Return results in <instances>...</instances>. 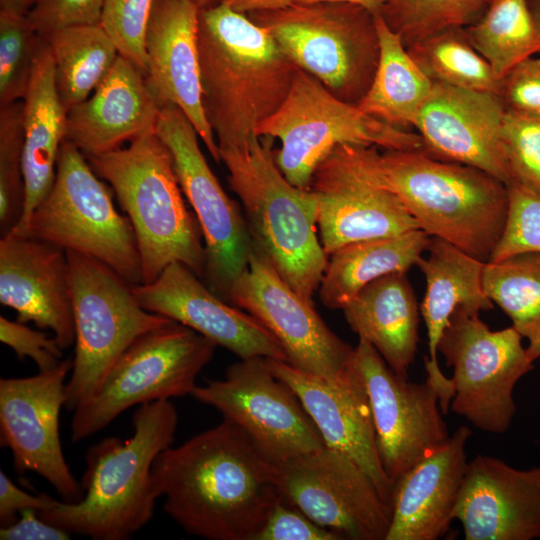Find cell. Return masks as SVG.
<instances>
[{"label": "cell", "instance_id": "obj_1", "mask_svg": "<svg viewBox=\"0 0 540 540\" xmlns=\"http://www.w3.org/2000/svg\"><path fill=\"white\" fill-rule=\"evenodd\" d=\"M151 474L165 513L208 540H254L282 495L278 466L225 418L163 450Z\"/></svg>", "mask_w": 540, "mask_h": 540}, {"label": "cell", "instance_id": "obj_2", "mask_svg": "<svg viewBox=\"0 0 540 540\" xmlns=\"http://www.w3.org/2000/svg\"><path fill=\"white\" fill-rule=\"evenodd\" d=\"M198 43L203 107L218 148L244 145L282 105L298 67L226 1L199 10Z\"/></svg>", "mask_w": 540, "mask_h": 540}, {"label": "cell", "instance_id": "obj_3", "mask_svg": "<svg viewBox=\"0 0 540 540\" xmlns=\"http://www.w3.org/2000/svg\"><path fill=\"white\" fill-rule=\"evenodd\" d=\"M177 422V411L169 400L140 405L132 418L130 438L107 437L88 450L81 500H57L50 509L38 511L40 517L94 540L131 538L153 517L158 497L152 466L172 445Z\"/></svg>", "mask_w": 540, "mask_h": 540}, {"label": "cell", "instance_id": "obj_4", "mask_svg": "<svg viewBox=\"0 0 540 540\" xmlns=\"http://www.w3.org/2000/svg\"><path fill=\"white\" fill-rule=\"evenodd\" d=\"M374 166L431 237L441 238L488 262L509 210V188L472 166L435 159L420 150H376Z\"/></svg>", "mask_w": 540, "mask_h": 540}, {"label": "cell", "instance_id": "obj_5", "mask_svg": "<svg viewBox=\"0 0 540 540\" xmlns=\"http://www.w3.org/2000/svg\"><path fill=\"white\" fill-rule=\"evenodd\" d=\"M272 139L256 135L244 145L219 148L220 161L243 205L253 249L312 302L329 258L317 235L316 203L309 189L281 172Z\"/></svg>", "mask_w": 540, "mask_h": 540}, {"label": "cell", "instance_id": "obj_6", "mask_svg": "<svg viewBox=\"0 0 540 540\" xmlns=\"http://www.w3.org/2000/svg\"><path fill=\"white\" fill-rule=\"evenodd\" d=\"M86 158L95 173L108 182L132 224L142 283L153 282L175 262L202 278L203 234L183 199L172 156L158 135L149 133L125 148Z\"/></svg>", "mask_w": 540, "mask_h": 540}, {"label": "cell", "instance_id": "obj_7", "mask_svg": "<svg viewBox=\"0 0 540 540\" xmlns=\"http://www.w3.org/2000/svg\"><path fill=\"white\" fill-rule=\"evenodd\" d=\"M247 16L334 96L356 106L363 99L380 55L375 14L351 3L319 1Z\"/></svg>", "mask_w": 540, "mask_h": 540}, {"label": "cell", "instance_id": "obj_8", "mask_svg": "<svg viewBox=\"0 0 540 540\" xmlns=\"http://www.w3.org/2000/svg\"><path fill=\"white\" fill-rule=\"evenodd\" d=\"M24 234L96 259L131 285L142 283L140 254L129 218L116 210L111 192L86 156L66 139L54 183L32 212Z\"/></svg>", "mask_w": 540, "mask_h": 540}, {"label": "cell", "instance_id": "obj_9", "mask_svg": "<svg viewBox=\"0 0 540 540\" xmlns=\"http://www.w3.org/2000/svg\"><path fill=\"white\" fill-rule=\"evenodd\" d=\"M257 135L280 141L276 163L287 180L301 189H309L316 167L341 144L423 151L417 133L390 125L340 100L300 68L286 99L260 124Z\"/></svg>", "mask_w": 540, "mask_h": 540}, {"label": "cell", "instance_id": "obj_10", "mask_svg": "<svg viewBox=\"0 0 540 540\" xmlns=\"http://www.w3.org/2000/svg\"><path fill=\"white\" fill-rule=\"evenodd\" d=\"M75 326V355L64 407L91 399L106 375L142 334L172 319L144 309L132 285L104 263L67 252Z\"/></svg>", "mask_w": 540, "mask_h": 540}, {"label": "cell", "instance_id": "obj_11", "mask_svg": "<svg viewBox=\"0 0 540 540\" xmlns=\"http://www.w3.org/2000/svg\"><path fill=\"white\" fill-rule=\"evenodd\" d=\"M216 345L174 320L139 336L120 356L96 394L73 411L71 440L108 426L134 405L191 395Z\"/></svg>", "mask_w": 540, "mask_h": 540}, {"label": "cell", "instance_id": "obj_12", "mask_svg": "<svg viewBox=\"0 0 540 540\" xmlns=\"http://www.w3.org/2000/svg\"><path fill=\"white\" fill-rule=\"evenodd\" d=\"M479 313L458 306L438 352L453 371L450 409L484 432L503 434L516 412L514 388L534 366L513 326L493 331Z\"/></svg>", "mask_w": 540, "mask_h": 540}, {"label": "cell", "instance_id": "obj_13", "mask_svg": "<svg viewBox=\"0 0 540 540\" xmlns=\"http://www.w3.org/2000/svg\"><path fill=\"white\" fill-rule=\"evenodd\" d=\"M155 133L172 156L179 185L203 234L202 278L228 302L233 285L247 270L254 251L246 219L220 185L201 151L196 129L178 107H161Z\"/></svg>", "mask_w": 540, "mask_h": 540}, {"label": "cell", "instance_id": "obj_14", "mask_svg": "<svg viewBox=\"0 0 540 540\" xmlns=\"http://www.w3.org/2000/svg\"><path fill=\"white\" fill-rule=\"evenodd\" d=\"M375 146L341 144L316 167L309 190L321 245L329 257L362 240L420 229L399 198L380 181Z\"/></svg>", "mask_w": 540, "mask_h": 540}, {"label": "cell", "instance_id": "obj_15", "mask_svg": "<svg viewBox=\"0 0 540 540\" xmlns=\"http://www.w3.org/2000/svg\"><path fill=\"white\" fill-rule=\"evenodd\" d=\"M191 396L241 427L278 467L326 446L299 397L274 375L267 358L240 359L224 379L197 385Z\"/></svg>", "mask_w": 540, "mask_h": 540}, {"label": "cell", "instance_id": "obj_16", "mask_svg": "<svg viewBox=\"0 0 540 540\" xmlns=\"http://www.w3.org/2000/svg\"><path fill=\"white\" fill-rule=\"evenodd\" d=\"M282 495L339 540H385L392 508L370 476L325 446L278 467Z\"/></svg>", "mask_w": 540, "mask_h": 540}, {"label": "cell", "instance_id": "obj_17", "mask_svg": "<svg viewBox=\"0 0 540 540\" xmlns=\"http://www.w3.org/2000/svg\"><path fill=\"white\" fill-rule=\"evenodd\" d=\"M353 357L368 393L379 457L394 486L450 437L439 395L427 381L416 383L397 375L363 339Z\"/></svg>", "mask_w": 540, "mask_h": 540}, {"label": "cell", "instance_id": "obj_18", "mask_svg": "<svg viewBox=\"0 0 540 540\" xmlns=\"http://www.w3.org/2000/svg\"><path fill=\"white\" fill-rule=\"evenodd\" d=\"M228 302L249 313L276 338L291 366L329 379L348 370L354 347L332 332L312 302L299 295L255 250Z\"/></svg>", "mask_w": 540, "mask_h": 540}, {"label": "cell", "instance_id": "obj_19", "mask_svg": "<svg viewBox=\"0 0 540 540\" xmlns=\"http://www.w3.org/2000/svg\"><path fill=\"white\" fill-rule=\"evenodd\" d=\"M73 359L23 378L0 379V443L12 453L15 470L39 474L63 501L74 503L83 489L65 460L59 417L66 400V378Z\"/></svg>", "mask_w": 540, "mask_h": 540}, {"label": "cell", "instance_id": "obj_20", "mask_svg": "<svg viewBox=\"0 0 540 540\" xmlns=\"http://www.w3.org/2000/svg\"><path fill=\"white\" fill-rule=\"evenodd\" d=\"M504 113L496 94L433 82L413 127L427 155L478 168L509 186L502 143Z\"/></svg>", "mask_w": 540, "mask_h": 540}, {"label": "cell", "instance_id": "obj_21", "mask_svg": "<svg viewBox=\"0 0 540 540\" xmlns=\"http://www.w3.org/2000/svg\"><path fill=\"white\" fill-rule=\"evenodd\" d=\"M131 287L147 311L193 329L240 359L287 362L279 342L260 322L216 295L182 263L170 264L153 282Z\"/></svg>", "mask_w": 540, "mask_h": 540}, {"label": "cell", "instance_id": "obj_22", "mask_svg": "<svg viewBox=\"0 0 540 540\" xmlns=\"http://www.w3.org/2000/svg\"><path fill=\"white\" fill-rule=\"evenodd\" d=\"M267 361L274 375L299 397L325 445L356 462L391 505L393 484L379 457L370 401L354 357L348 370L335 379L304 372L286 361Z\"/></svg>", "mask_w": 540, "mask_h": 540}, {"label": "cell", "instance_id": "obj_23", "mask_svg": "<svg viewBox=\"0 0 540 540\" xmlns=\"http://www.w3.org/2000/svg\"><path fill=\"white\" fill-rule=\"evenodd\" d=\"M199 9L188 0H155L145 32L147 86L161 107H178L206 149L220 162L219 148L203 107L198 43Z\"/></svg>", "mask_w": 540, "mask_h": 540}, {"label": "cell", "instance_id": "obj_24", "mask_svg": "<svg viewBox=\"0 0 540 540\" xmlns=\"http://www.w3.org/2000/svg\"><path fill=\"white\" fill-rule=\"evenodd\" d=\"M0 302L17 321L53 332L62 349L75 343L67 252L11 230L0 239Z\"/></svg>", "mask_w": 540, "mask_h": 540}, {"label": "cell", "instance_id": "obj_25", "mask_svg": "<svg viewBox=\"0 0 540 540\" xmlns=\"http://www.w3.org/2000/svg\"><path fill=\"white\" fill-rule=\"evenodd\" d=\"M453 518L466 540L540 538V467L519 470L477 455L468 462Z\"/></svg>", "mask_w": 540, "mask_h": 540}, {"label": "cell", "instance_id": "obj_26", "mask_svg": "<svg viewBox=\"0 0 540 540\" xmlns=\"http://www.w3.org/2000/svg\"><path fill=\"white\" fill-rule=\"evenodd\" d=\"M160 110L144 73L119 55L93 93L67 111L66 140L86 157L107 153L155 132Z\"/></svg>", "mask_w": 540, "mask_h": 540}, {"label": "cell", "instance_id": "obj_27", "mask_svg": "<svg viewBox=\"0 0 540 540\" xmlns=\"http://www.w3.org/2000/svg\"><path fill=\"white\" fill-rule=\"evenodd\" d=\"M471 435L468 426H460L442 447L395 482L385 540H436L448 532L468 465L466 444Z\"/></svg>", "mask_w": 540, "mask_h": 540}, {"label": "cell", "instance_id": "obj_28", "mask_svg": "<svg viewBox=\"0 0 540 540\" xmlns=\"http://www.w3.org/2000/svg\"><path fill=\"white\" fill-rule=\"evenodd\" d=\"M417 266L426 279V291L420 313L427 329L429 356L425 357L426 381L437 391L440 402L448 404L454 390L450 378L438 364V343L449 319L458 306L481 311L493 309L483 287V262L453 244L431 237Z\"/></svg>", "mask_w": 540, "mask_h": 540}, {"label": "cell", "instance_id": "obj_29", "mask_svg": "<svg viewBox=\"0 0 540 540\" xmlns=\"http://www.w3.org/2000/svg\"><path fill=\"white\" fill-rule=\"evenodd\" d=\"M342 311L359 339L369 342L393 372L408 378L418 349L420 307L406 273L370 282Z\"/></svg>", "mask_w": 540, "mask_h": 540}, {"label": "cell", "instance_id": "obj_30", "mask_svg": "<svg viewBox=\"0 0 540 540\" xmlns=\"http://www.w3.org/2000/svg\"><path fill=\"white\" fill-rule=\"evenodd\" d=\"M22 102L25 204L22 217L13 229L20 234L25 233L32 212L54 183L60 149L66 139L67 111L56 88L47 41L37 58Z\"/></svg>", "mask_w": 540, "mask_h": 540}, {"label": "cell", "instance_id": "obj_31", "mask_svg": "<svg viewBox=\"0 0 540 540\" xmlns=\"http://www.w3.org/2000/svg\"><path fill=\"white\" fill-rule=\"evenodd\" d=\"M431 236L422 229L362 240L334 251L318 287L322 304L341 309L367 284L391 273L405 272L417 264Z\"/></svg>", "mask_w": 540, "mask_h": 540}, {"label": "cell", "instance_id": "obj_32", "mask_svg": "<svg viewBox=\"0 0 540 540\" xmlns=\"http://www.w3.org/2000/svg\"><path fill=\"white\" fill-rule=\"evenodd\" d=\"M380 55L372 83L357 105L363 112L395 127L412 126L433 82L412 59L401 38L375 14Z\"/></svg>", "mask_w": 540, "mask_h": 540}, {"label": "cell", "instance_id": "obj_33", "mask_svg": "<svg viewBox=\"0 0 540 540\" xmlns=\"http://www.w3.org/2000/svg\"><path fill=\"white\" fill-rule=\"evenodd\" d=\"M45 39L53 58L56 88L66 111L93 93L120 55L101 24L65 28Z\"/></svg>", "mask_w": 540, "mask_h": 540}, {"label": "cell", "instance_id": "obj_34", "mask_svg": "<svg viewBox=\"0 0 540 540\" xmlns=\"http://www.w3.org/2000/svg\"><path fill=\"white\" fill-rule=\"evenodd\" d=\"M465 29L500 79L519 62L540 53V29L527 0H493Z\"/></svg>", "mask_w": 540, "mask_h": 540}, {"label": "cell", "instance_id": "obj_35", "mask_svg": "<svg viewBox=\"0 0 540 540\" xmlns=\"http://www.w3.org/2000/svg\"><path fill=\"white\" fill-rule=\"evenodd\" d=\"M406 48L432 82L498 95L500 78L471 44L465 28L441 30Z\"/></svg>", "mask_w": 540, "mask_h": 540}, {"label": "cell", "instance_id": "obj_36", "mask_svg": "<svg viewBox=\"0 0 540 540\" xmlns=\"http://www.w3.org/2000/svg\"><path fill=\"white\" fill-rule=\"evenodd\" d=\"M483 287L523 338L531 341L540 335V253L524 252L486 262Z\"/></svg>", "mask_w": 540, "mask_h": 540}, {"label": "cell", "instance_id": "obj_37", "mask_svg": "<svg viewBox=\"0 0 540 540\" xmlns=\"http://www.w3.org/2000/svg\"><path fill=\"white\" fill-rule=\"evenodd\" d=\"M493 0H388L378 13L407 47L444 29L466 28Z\"/></svg>", "mask_w": 540, "mask_h": 540}, {"label": "cell", "instance_id": "obj_38", "mask_svg": "<svg viewBox=\"0 0 540 540\" xmlns=\"http://www.w3.org/2000/svg\"><path fill=\"white\" fill-rule=\"evenodd\" d=\"M45 43L27 14L0 10V106L23 100Z\"/></svg>", "mask_w": 540, "mask_h": 540}, {"label": "cell", "instance_id": "obj_39", "mask_svg": "<svg viewBox=\"0 0 540 540\" xmlns=\"http://www.w3.org/2000/svg\"><path fill=\"white\" fill-rule=\"evenodd\" d=\"M23 102L0 106V230L19 223L25 204Z\"/></svg>", "mask_w": 540, "mask_h": 540}, {"label": "cell", "instance_id": "obj_40", "mask_svg": "<svg viewBox=\"0 0 540 540\" xmlns=\"http://www.w3.org/2000/svg\"><path fill=\"white\" fill-rule=\"evenodd\" d=\"M502 143L509 186H518L540 196V117L505 109Z\"/></svg>", "mask_w": 540, "mask_h": 540}, {"label": "cell", "instance_id": "obj_41", "mask_svg": "<svg viewBox=\"0 0 540 540\" xmlns=\"http://www.w3.org/2000/svg\"><path fill=\"white\" fill-rule=\"evenodd\" d=\"M155 0H106L101 25L114 41L119 54L145 75V32Z\"/></svg>", "mask_w": 540, "mask_h": 540}, {"label": "cell", "instance_id": "obj_42", "mask_svg": "<svg viewBox=\"0 0 540 540\" xmlns=\"http://www.w3.org/2000/svg\"><path fill=\"white\" fill-rule=\"evenodd\" d=\"M509 210L503 235L489 261L524 253H540V196L509 186Z\"/></svg>", "mask_w": 540, "mask_h": 540}, {"label": "cell", "instance_id": "obj_43", "mask_svg": "<svg viewBox=\"0 0 540 540\" xmlns=\"http://www.w3.org/2000/svg\"><path fill=\"white\" fill-rule=\"evenodd\" d=\"M106 0H37L27 13L33 28L46 38L69 27L101 23Z\"/></svg>", "mask_w": 540, "mask_h": 540}, {"label": "cell", "instance_id": "obj_44", "mask_svg": "<svg viewBox=\"0 0 540 540\" xmlns=\"http://www.w3.org/2000/svg\"><path fill=\"white\" fill-rule=\"evenodd\" d=\"M498 96L506 110L540 117V58L529 57L501 79Z\"/></svg>", "mask_w": 540, "mask_h": 540}, {"label": "cell", "instance_id": "obj_45", "mask_svg": "<svg viewBox=\"0 0 540 540\" xmlns=\"http://www.w3.org/2000/svg\"><path fill=\"white\" fill-rule=\"evenodd\" d=\"M0 340L10 347L17 358H30L39 372L51 370L62 361V348L56 339L42 331L34 330L19 321L0 316Z\"/></svg>", "mask_w": 540, "mask_h": 540}, {"label": "cell", "instance_id": "obj_46", "mask_svg": "<svg viewBox=\"0 0 540 540\" xmlns=\"http://www.w3.org/2000/svg\"><path fill=\"white\" fill-rule=\"evenodd\" d=\"M254 540H339V538L313 522L281 495Z\"/></svg>", "mask_w": 540, "mask_h": 540}, {"label": "cell", "instance_id": "obj_47", "mask_svg": "<svg viewBox=\"0 0 540 540\" xmlns=\"http://www.w3.org/2000/svg\"><path fill=\"white\" fill-rule=\"evenodd\" d=\"M56 499L46 495L30 494L15 485L6 473L0 471V523L6 527L15 522L19 514L25 509L46 511L55 503Z\"/></svg>", "mask_w": 540, "mask_h": 540}, {"label": "cell", "instance_id": "obj_48", "mask_svg": "<svg viewBox=\"0 0 540 540\" xmlns=\"http://www.w3.org/2000/svg\"><path fill=\"white\" fill-rule=\"evenodd\" d=\"M72 533L42 519L35 509H25L12 524L1 527V540H67Z\"/></svg>", "mask_w": 540, "mask_h": 540}, {"label": "cell", "instance_id": "obj_49", "mask_svg": "<svg viewBox=\"0 0 540 540\" xmlns=\"http://www.w3.org/2000/svg\"><path fill=\"white\" fill-rule=\"evenodd\" d=\"M296 0H226L236 12L250 14L261 11H274L292 5Z\"/></svg>", "mask_w": 540, "mask_h": 540}, {"label": "cell", "instance_id": "obj_50", "mask_svg": "<svg viewBox=\"0 0 540 540\" xmlns=\"http://www.w3.org/2000/svg\"><path fill=\"white\" fill-rule=\"evenodd\" d=\"M319 1H334V2H345L355 5L362 6L372 12L373 14H378L383 7V5L388 0H296L295 2H319Z\"/></svg>", "mask_w": 540, "mask_h": 540}, {"label": "cell", "instance_id": "obj_51", "mask_svg": "<svg viewBox=\"0 0 540 540\" xmlns=\"http://www.w3.org/2000/svg\"><path fill=\"white\" fill-rule=\"evenodd\" d=\"M37 0H0V10L27 14Z\"/></svg>", "mask_w": 540, "mask_h": 540}, {"label": "cell", "instance_id": "obj_52", "mask_svg": "<svg viewBox=\"0 0 540 540\" xmlns=\"http://www.w3.org/2000/svg\"><path fill=\"white\" fill-rule=\"evenodd\" d=\"M526 352L529 360L532 362L540 358V335L535 339L529 341Z\"/></svg>", "mask_w": 540, "mask_h": 540}, {"label": "cell", "instance_id": "obj_53", "mask_svg": "<svg viewBox=\"0 0 540 540\" xmlns=\"http://www.w3.org/2000/svg\"><path fill=\"white\" fill-rule=\"evenodd\" d=\"M195 5L199 10L215 7L226 0H188Z\"/></svg>", "mask_w": 540, "mask_h": 540}, {"label": "cell", "instance_id": "obj_54", "mask_svg": "<svg viewBox=\"0 0 540 540\" xmlns=\"http://www.w3.org/2000/svg\"><path fill=\"white\" fill-rule=\"evenodd\" d=\"M530 11L540 29V0H527Z\"/></svg>", "mask_w": 540, "mask_h": 540}]
</instances>
